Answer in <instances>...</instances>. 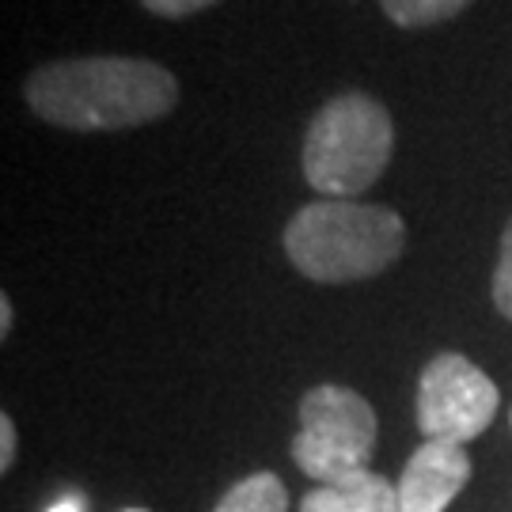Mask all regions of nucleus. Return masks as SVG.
Listing matches in <instances>:
<instances>
[{
  "instance_id": "1",
  "label": "nucleus",
  "mask_w": 512,
  "mask_h": 512,
  "mask_svg": "<svg viewBox=\"0 0 512 512\" xmlns=\"http://www.w3.org/2000/svg\"><path fill=\"white\" fill-rule=\"evenodd\" d=\"M27 107L76 133L148 126L179 103V80L141 57H76L42 65L27 80Z\"/></svg>"
},
{
  "instance_id": "2",
  "label": "nucleus",
  "mask_w": 512,
  "mask_h": 512,
  "mask_svg": "<svg viewBox=\"0 0 512 512\" xmlns=\"http://www.w3.org/2000/svg\"><path fill=\"white\" fill-rule=\"evenodd\" d=\"M406 247V220L387 205L323 202L304 205L285 228V255L319 285H346L384 274Z\"/></svg>"
},
{
  "instance_id": "3",
  "label": "nucleus",
  "mask_w": 512,
  "mask_h": 512,
  "mask_svg": "<svg viewBox=\"0 0 512 512\" xmlns=\"http://www.w3.org/2000/svg\"><path fill=\"white\" fill-rule=\"evenodd\" d=\"M395 126L384 103L365 92L334 95L304 133V179L315 194L353 202L384 175Z\"/></svg>"
},
{
  "instance_id": "4",
  "label": "nucleus",
  "mask_w": 512,
  "mask_h": 512,
  "mask_svg": "<svg viewBox=\"0 0 512 512\" xmlns=\"http://www.w3.org/2000/svg\"><path fill=\"white\" fill-rule=\"evenodd\" d=\"M376 452V410L365 395L342 384H319L300 399V433L293 437L296 467L319 486H338L368 471Z\"/></svg>"
},
{
  "instance_id": "5",
  "label": "nucleus",
  "mask_w": 512,
  "mask_h": 512,
  "mask_svg": "<svg viewBox=\"0 0 512 512\" xmlns=\"http://www.w3.org/2000/svg\"><path fill=\"white\" fill-rule=\"evenodd\" d=\"M497 384L463 353H437L418 376V429L425 440L471 444L497 418Z\"/></svg>"
},
{
  "instance_id": "6",
  "label": "nucleus",
  "mask_w": 512,
  "mask_h": 512,
  "mask_svg": "<svg viewBox=\"0 0 512 512\" xmlns=\"http://www.w3.org/2000/svg\"><path fill=\"white\" fill-rule=\"evenodd\" d=\"M471 482V456L467 444L452 440H425L406 459L399 486V512H444Z\"/></svg>"
},
{
  "instance_id": "7",
  "label": "nucleus",
  "mask_w": 512,
  "mask_h": 512,
  "mask_svg": "<svg viewBox=\"0 0 512 512\" xmlns=\"http://www.w3.org/2000/svg\"><path fill=\"white\" fill-rule=\"evenodd\" d=\"M300 512H399V486L376 471H361L338 486L308 490Z\"/></svg>"
},
{
  "instance_id": "8",
  "label": "nucleus",
  "mask_w": 512,
  "mask_h": 512,
  "mask_svg": "<svg viewBox=\"0 0 512 512\" xmlns=\"http://www.w3.org/2000/svg\"><path fill=\"white\" fill-rule=\"evenodd\" d=\"M213 512H289V494L274 471H258V475L239 478Z\"/></svg>"
},
{
  "instance_id": "9",
  "label": "nucleus",
  "mask_w": 512,
  "mask_h": 512,
  "mask_svg": "<svg viewBox=\"0 0 512 512\" xmlns=\"http://www.w3.org/2000/svg\"><path fill=\"white\" fill-rule=\"evenodd\" d=\"M391 23H399L406 31H418V27H433L444 19H456L471 0H380Z\"/></svg>"
},
{
  "instance_id": "10",
  "label": "nucleus",
  "mask_w": 512,
  "mask_h": 512,
  "mask_svg": "<svg viewBox=\"0 0 512 512\" xmlns=\"http://www.w3.org/2000/svg\"><path fill=\"white\" fill-rule=\"evenodd\" d=\"M494 304L512 323V220L509 228L501 232V251H497V266H494Z\"/></svg>"
},
{
  "instance_id": "11",
  "label": "nucleus",
  "mask_w": 512,
  "mask_h": 512,
  "mask_svg": "<svg viewBox=\"0 0 512 512\" xmlns=\"http://www.w3.org/2000/svg\"><path fill=\"white\" fill-rule=\"evenodd\" d=\"M141 4L164 19H186L194 16V12H202V8H209V4H217V0H141Z\"/></svg>"
},
{
  "instance_id": "12",
  "label": "nucleus",
  "mask_w": 512,
  "mask_h": 512,
  "mask_svg": "<svg viewBox=\"0 0 512 512\" xmlns=\"http://www.w3.org/2000/svg\"><path fill=\"white\" fill-rule=\"evenodd\" d=\"M16 463V421L12 414H0V471H12Z\"/></svg>"
},
{
  "instance_id": "13",
  "label": "nucleus",
  "mask_w": 512,
  "mask_h": 512,
  "mask_svg": "<svg viewBox=\"0 0 512 512\" xmlns=\"http://www.w3.org/2000/svg\"><path fill=\"white\" fill-rule=\"evenodd\" d=\"M8 330H12V300L0 296V338H8Z\"/></svg>"
},
{
  "instance_id": "14",
  "label": "nucleus",
  "mask_w": 512,
  "mask_h": 512,
  "mask_svg": "<svg viewBox=\"0 0 512 512\" xmlns=\"http://www.w3.org/2000/svg\"><path fill=\"white\" fill-rule=\"evenodd\" d=\"M50 512H84V501H80V497H61Z\"/></svg>"
},
{
  "instance_id": "15",
  "label": "nucleus",
  "mask_w": 512,
  "mask_h": 512,
  "mask_svg": "<svg viewBox=\"0 0 512 512\" xmlns=\"http://www.w3.org/2000/svg\"><path fill=\"white\" fill-rule=\"evenodd\" d=\"M126 512H145V509H126Z\"/></svg>"
},
{
  "instance_id": "16",
  "label": "nucleus",
  "mask_w": 512,
  "mask_h": 512,
  "mask_svg": "<svg viewBox=\"0 0 512 512\" xmlns=\"http://www.w3.org/2000/svg\"><path fill=\"white\" fill-rule=\"evenodd\" d=\"M509 421H512V414H509Z\"/></svg>"
}]
</instances>
